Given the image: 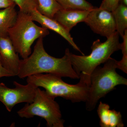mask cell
I'll use <instances>...</instances> for the list:
<instances>
[{
    "label": "cell",
    "mask_w": 127,
    "mask_h": 127,
    "mask_svg": "<svg viewBox=\"0 0 127 127\" xmlns=\"http://www.w3.org/2000/svg\"><path fill=\"white\" fill-rule=\"evenodd\" d=\"M119 3L127 6V0H119Z\"/></svg>",
    "instance_id": "cb8c5ba5"
},
{
    "label": "cell",
    "mask_w": 127,
    "mask_h": 127,
    "mask_svg": "<svg viewBox=\"0 0 127 127\" xmlns=\"http://www.w3.org/2000/svg\"><path fill=\"white\" fill-rule=\"evenodd\" d=\"M20 9V11L29 14L34 10L38 9L39 3L37 0H12Z\"/></svg>",
    "instance_id": "e0dca14e"
},
{
    "label": "cell",
    "mask_w": 127,
    "mask_h": 127,
    "mask_svg": "<svg viewBox=\"0 0 127 127\" xmlns=\"http://www.w3.org/2000/svg\"><path fill=\"white\" fill-rule=\"evenodd\" d=\"M90 11L78 9H62L57 12L53 18L70 32L73 28L78 23L84 22Z\"/></svg>",
    "instance_id": "8fae6325"
},
{
    "label": "cell",
    "mask_w": 127,
    "mask_h": 127,
    "mask_svg": "<svg viewBox=\"0 0 127 127\" xmlns=\"http://www.w3.org/2000/svg\"><path fill=\"white\" fill-rule=\"evenodd\" d=\"M0 61L6 69L17 76L20 59L9 37H0Z\"/></svg>",
    "instance_id": "9c48e42d"
},
{
    "label": "cell",
    "mask_w": 127,
    "mask_h": 127,
    "mask_svg": "<svg viewBox=\"0 0 127 127\" xmlns=\"http://www.w3.org/2000/svg\"><path fill=\"white\" fill-rule=\"evenodd\" d=\"M117 68L121 70L125 73H127V56H123L121 61L117 62Z\"/></svg>",
    "instance_id": "ffe728a7"
},
{
    "label": "cell",
    "mask_w": 127,
    "mask_h": 127,
    "mask_svg": "<svg viewBox=\"0 0 127 127\" xmlns=\"http://www.w3.org/2000/svg\"><path fill=\"white\" fill-rule=\"evenodd\" d=\"M43 38L38 39L32 54L27 58L20 60L17 76L24 78L36 74L51 73L62 77L79 79L71 64L69 49H66L65 55L61 58L52 56L44 48Z\"/></svg>",
    "instance_id": "6da1fadb"
},
{
    "label": "cell",
    "mask_w": 127,
    "mask_h": 127,
    "mask_svg": "<svg viewBox=\"0 0 127 127\" xmlns=\"http://www.w3.org/2000/svg\"><path fill=\"white\" fill-rule=\"evenodd\" d=\"M62 78L51 73H42L28 77L27 82L36 87L44 88L53 98L60 97L73 103L85 102L90 87L79 82L74 85L68 84Z\"/></svg>",
    "instance_id": "277c9868"
},
{
    "label": "cell",
    "mask_w": 127,
    "mask_h": 127,
    "mask_svg": "<svg viewBox=\"0 0 127 127\" xmlns=\"http://www.w3.org/2000/svg\"><path fill=\"white\" fill-rule=\"evenodd\" d=\"M116 24V31L122 37L127 29V6L119 3L112 12Z\"/></svg>",
    "instance_id": "4fadbf2b"
},
{
    "label": "cell",
    "mask_w": 127,
    "mask_h": 127,
    "mask_svg": "<svg viewBox=\"0 0 127 127\" xmlns=\"http://www.w3.org/2000/svg\"><path fill=\"white\" fill-rule=\"evenodd\" d=\"M16 5L0 10V37L8 36V31L15 23L18 12L15 9Z\"/></svg>",
    "instance_id": "7c38bea8"
},
{
    "label": "cell",
    "mask_w": 127,
    "mask_h": 127,
    "mask_svg": "<svg viewBox=\"0 0 127 127\" xmlns=\"http://www.w3.org/2000/svg\"><path fill=\"white\" fill-rule=\"evenodd\" d=\"M119 36L116 31L104 42H101L99 39L94 41L91 47L92 52L88 56H78L70 53L71 64L79 76V82L90 86V77L94 69L104 63L114 53L120 50Z\"/></svg>",
    "instance_id": "7a4b0ae2"
},
{
    "label": "cell",
    "mask_w": 127,
    "mask_h": 127,
    "mask_svg": "<svg viewBox=\"0 0 127 127\" xmlns=\"http://www.w3.org/2000/svg\"><path fill=\"white\" fill-rule=\"evenodd\" d=\"M13 84L15 87L11 88L3 83H0V102L9 112H11L16 104L23 102L31 103L37 88L29 83L23 85L14 81Z\"/></svg>",
    "instance_id": "52a82bcc"
},
{
    "label": "cell",
    "mask_w": 127,
    "mask_h": 127,
    "mask_svg": "<svg viewBox=\"0 0 127 127\" xmlns=\"http://www.w3.org/2000/svg\"><path fill=\"white\" fill-rule=\"evenodd\" d=\"M29 14L34 21H35L40 23L42 27L57 32L67 41L74 49L81 53L83 55H84L74 42L70 32L53 18H49L42 15L37 10L32 11Z\"/></svg>",
    "instance_id": "30bf717a"
},
{
    "label": "cell",
    "mask_w": 127,
    "mask_h": 127,
    "mask_svg": "<svg viewBox=\"0 0 127 127\" xmlns=\"http://www.w3.org/2000/svg\"><path fill=\"white\" fill-rule=\"evenodd\" d=\"M29 14L18 12L14 26L9 29L8 37L16 52L23 59L32 53L31 46L37 39L49 35L48 30L35 24Z\"/></svg>",
    "instance_id": "5b68a950"
},
{
    "label": "cell",
    "mask_w": 127,
    "mask_h": 127,
    "mask_svg": "<svg viewBox=\"0 0 127 127\" xmlns=\"http://www.w3.org/2000/svg\"><path fill=\"white\" fill-rule=\"evenodd\" d=\"M17 113L22 118L40 117L46 120L47 127H64L65 120L62 119L59 104L55 98L39 87L36 90L33 101L25 104Z\"/></svg>",
    "instance_id": "8992f818"
},
{
    "label": "cell",
    "mask_w": 127,
    "mask_h": 127,
    "mask_svg": "<svg viewBox=\"0 0 127 127\" xmlns=\"http://www.w3.org/2000/svg\"><path fill=\"white\" fill-rule=\"evenodd\" d=\"M15 4L12 0H0V9L7 8Z\"/></svg>",
    "instance_id": "603a6c76"
},
{
    "label": "cell",
    "mask_w": 127,
    "mask_h": 127,
    "mask_svg": "<svg viewBox=\"0 0 127 127\" xmlns=\"http://www.w3.org/2000/svg\"><path fill=\"white\" fill-rule=\"evenodd\" d=\"M110 106L108 104L100 101L97 109L100 119V125L101 127H109V115Z\"/></svg>",
    "instance_id": "2e32d148"
},
{
    "label": "cell",
    "mask_w": 127,
    "mask_h": 127,
    "mask_svg": "<svg viewBox=\"0 0 127 127\" xmlns=\"http://www.w3.org/2000/svg\"><path fill=\"white\" fill-rule=\"evenodd\" d=\"M119 4V0H103L99 7L112 12L116 9Z\"/></svg>",
    "instance_id": "d6986e66"
},
{
    "label": "cell",
    "mask_w": 127,
    "mask_h": 127,
    "mask_svg": "<svg viewBox=\"0 0 127 127\" xmlns=\"http://www.w3.org/2000/svg\"><path fill=\"white\" fill-rule=\"evenodd\" d=\"M109 127H123L121 113L114 110H109Z\"/></svg>",
    "instance_id": "ac0fdd59"
},
{
    "label": "cell",
    "mask_w": 127,
    "mask_h": 127,
    "mask_svg": "<svg viewBox=\"0 0 127 127\" xmlns=\"http://www.w3.org/2000/svg\"><path fill=\"white\" fill-rule=\"evenodd\" d=\"M117 61L110 57L103 67L98 66L91 75V85L86 102L87 111L95 109L98 102L119 85H127V79L116 72Z\"/></svg>",
    "instance_id": "3957f363"
},
{
    "label": "cell",
    "mask_w": 127,
    "mask_h": 127,
    "mask_svg": "<svg viewBox=\"0 0 127 127\" xmlns=\"http://www.w3.org/2000/svg\"><path fill=\"white\" fill-rule=\"evenodd\" d=\"M122 37L123 42L121 43V48L123 56H127V29L125 30L124 34Z\"/></svg>",
    "instance_id": "44dd1931"
},
{
    "label": "cell",
    "mask_w": 127,
    "mask_h": 127,
    "mask_svg": "<svg viewBox=\"0 0 127 127\" xmlns=\"http://www.w3.org/2000/svg\"><path fill=\"white\" fill-rule=\"evenodd\" d=\"M39 3L37 10L42 14L53 18L54 15L62 9L56 0H37Z\"/></svg>",
    "instance_id": "5bb4252c"
},
{
    "label": "cell",
    "mask_w": 127,
    "mask_h": 127,
    "mask_svg": "<svg viewBox=\"0 0 127 127\" xmlns=\"http://www.w3.org/2000/svg\"><path fill=\"white\" fill-rule=\"evenodd\" d=\"M84 22L94 32L107 38L116 31L112 12L100 7L90 11Z\"/></svg>",
    "instance_id": "ba28073f"
},
{
    "label": "cell",
    "mask_w": 127,
    "mask_h": 127,
    "mask_svg": "<svg viewBox=\"0 0 127 127\" xmlns=\"http://www.w3.org/2000/svg\"><path fill=\"white\" fill-rule=\"evenodd\" d=\"M15 76L11 72L6 69L2 66L0 61V78L2 77Z\"/></svg>",
    "instance_id": "7402d4cb"
},
{
    "label": "cell",
    "mask_w": 127,
    "mask_h": 127,
    "mask_svg": "<svg viewBox=\"0 0 127 127\" xmlns=\"http://www.w3.org/2000/svg\"><path fill=\"white\" fill-rule=\"evenodd\" d=\"M63 9L91 11L94 7L86 0H56Z\"/></svg>",
    "instance_id": "9a60e30c"
}]
</instances>
